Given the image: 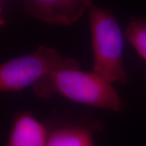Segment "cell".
<instances>
[{
  "label": "cell",
  "instance_id": "obj_1",
  "mask_svg": "<svg viewBox=\"0 0 146 146\" xmlns=\"http://www.w3.org/2000/svg\"><path fill=\"white\" fill-rule=\"evenodd\" d=\"M34 94L42 98L60 95L79 104L119 112L123 101L113 83L100 75L81 69L77 60L65 59L59 67L33 85Z\"/></svg>",
  "mask_w": 146,
  "mask_h": 146
},
{
  "label": "cell",
  "instance_id": "obj_2",
  "mask_svg": "<svg viewBox=\"0 0 146 146\" xmlns=\"http://www.w3.org/2000/svg\"><path fill=\"white\" fill-rule=\"evenodd\" d=\"M87 11L94 54L93 71L111 83L127 84L123 65L125 35L115 15L109 9L94 4Z\"/></svg>",
  "mask_w": 146,
  "mask_h": 146
},
{
  "label": "cell",
  "instance_id": "obj_3",
  "mask_svg": "<svg viewBox=\"0 0 146 146\" xmlns=\"http://www.w3.org/2000/svg\"><path fill=\"white\" fill-rule=\"evenodd\" d=\"M56 50L40 46L29 54L10 59L0 66V89L16 93L36 84L64 62Z\"/></svg>",
  "mask_w": 146,
  "mask_h": 146
},
{
  "label": "cell",
  "instance_id": "obj_4",
  "mask_svg": "<svg viewBox=\"0 0 146 146\" xmlns=\"http://www.w3.org/2000/svg\"><path fill=\"white\" fill-rule=\"evenodd\" d=\"M93 0H24L29 18L54 25H72L93 5Z\"/></svg>",
  "mask_w": 146,
  "mask_h": 146
},
{
  "label": "cell",
  "instance_id": "obj_5",
  "mask_svg": "<svg viewBox=\"0 0 146 146\" xmlns=\"http://www.w3.org/2000/svg\"><path fill=\"white\" fill-rule=\"evenodd\" d=\"M46 146H95L94 132L99 123L85 120L53 119L46 123Z\"/></svg>",
  "mask_w": 146,
  "mask_h": 146
},
{
  "label": "cell",
  "instance_id": "obj_6",
  "mask_svg": "<svg viewBox=\"0 0 146 146\" xmlns=\"http://www.w3.org/2000/svg\"><path fill=\"white\" fill-rule=\"evenodd\" d=\"M48 127L27 110L14 116L7 146H46Z\"/></svg>",
  "mask_w": 146,
  "mask_h": 146
},
{
  "label": "cell",
  "instance_id": "obj_7",
  "mask_svg": "<svg viewBox=\"0 0 146 146\" xmlns=\"http://www.w3.org/2000/svg\"><path fill=\"white\" fill-rule=\"evenodd\" d=\"M125 37L136 53L146 62V20L131 17L124 32Z\"/></svg>",
  "mask_w": 146,
  "mask_h": 146
}]
</instances>
